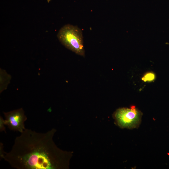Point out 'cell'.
I'll return each instance as SVG.
<instances>
[{
    "label": "cell",
    "mask_w": 169,
    "mask_h": 169,
    "mask_svg": "<svg viewBox=\"0 0 169 169\" xmlns=\"http://www.w3.org/2000/svg\"><path fill=\"white\" fill-rule=\"evenodd\" d=\"M3 113L5 118L4 120L5 124L10 130L22 133L26 129L24 123L27 118L22 108Z\"/></svg>",
    "instance_id": "277c9868"
},
{
    "label": "cell",
    "mask_w": 169,
    "mask_h": 169,
    "mask_svg": "<svg viewBox=\"0 0 169 169\" xmlns=\"http://www.w3.org/2000/svg\"><path fill=\"white\" fill-rule=\"evenodd\" d=\"M56 130L45 133L25 129L15 138L11 150H1L0 156L17 169H68L72 156L70 151L58 148L53 141Z\"/></svg>",
    "instance_id": "6da1fadb"
},
{
    "label": "cell",
    "mask_w": 169,
    "mask_h": 169,
    "mask_svg": "<svg viewBox=\"0 0 169 169\" xmlns=\"http://www.w3.org/2000/svg\"><path fill=\"white\" fill-rule=\"evenodd\" d=\"M142 115V113L133 106L130 108H120L113 114L115 122L120 127L129 129L139 127Z\"/></svg>",
    "instance_id": "3957f363"
},
{
    "label": "cell",
    "mask_w": 169,
    "mask_h": 169,
    "mask_svg": "<svg viewBox=\"0 0 169 169\" xmlns=\"http://www.w3.org/2000/svg\"><path fill=\"white\" fill-rule=\"evenodd\" d=\"M156 78L155 74L153 72H149L146 73L142 78V80L145 82H151Z\"/></svg>",
    "instance_id": "5b68a950"
},
{
    "label": "cell",
    "mask_w": 169,
    "mask_h": 169,
    "mask_svg": "<svg viewBox=\"0 0 169 169\" xmlns=\"http://www.w3.org/2000/svg\"><path fill=\"white\" fill-rule=\"evenodd\" d=\"M4 125H5L4 122V120L2 117L0 118V130L1 131H3L5 130Z\"/></svg>",
    "instance_id": "8992f818"
},
{
    "label": "cell",
    "mask_w": 169,
    "mask_h": 169,
    "mask_svg": "<svg viewBox=\"0 0 169 169\" xmlns=\"http://www.w3.org/2000/svg\"><path fill=\"white\" fill-rule=\"evenodd\" d=\"M57 37L67 48L78 55L84 56L82 32L77 26L70 24L64 25L59 31Z\"/></svg>",
    "instance_id": "7a4b0ae2"
}]
</instances>
